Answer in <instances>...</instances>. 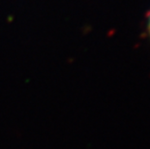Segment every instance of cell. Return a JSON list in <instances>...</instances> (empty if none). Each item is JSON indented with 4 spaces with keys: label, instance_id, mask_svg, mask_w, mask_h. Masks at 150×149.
<instances>
[{
    "label": "cell",
    "instance_id": "cell-1",
    "mask_svg": "<svg viewBox=\"0 0 150 149\" xmlns=\"http://www.w3.org/2000/svg\"><path fill=\"white\" fill-rule=\"evenodd\" d=\"M149 31H150V17H149Z\"/></svg>",
    "mask_w": 150,
    "mask_h": 149
}]
</instances>
